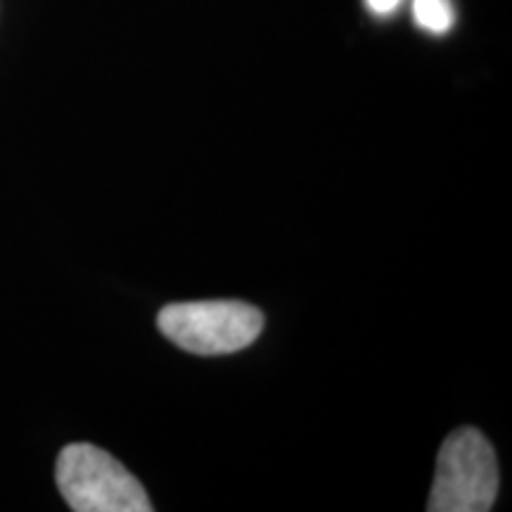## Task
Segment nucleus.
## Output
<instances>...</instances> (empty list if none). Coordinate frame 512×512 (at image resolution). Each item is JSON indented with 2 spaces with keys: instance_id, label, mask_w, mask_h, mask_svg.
<instances>
[{
  "instance_id": "7ed1b4c3",
  "label": "nucleus",
  "mask_w": 512,
  "mask_h": 512,
  "mask_svg": "<svg viewBox=\"0 0 512 512\" xmlns=\"http://www.w3.org/2000/svg\"><path fill=\"white\" fill-rule=\"evenodd\" d=\"M157 325L183 351L221 356L247 349L264 330V313L245 302H185L159 311Z\"/></svg>"
},
{
  "instance_id": "f257e3e1",
  "label": "nucleus",
  "mask_w": 512,
  "mask_h": 512,
  "mask_svg": "<svg viewBox=\"0 0 512 512\" xmlns=\"http://www.w3.org/2000/svg\"><path fill=\"white\" fill-rule=\"evenodd\" d=\"M57 489L76 512H150L152 503L117 458L93 444L62 448L55 467Z\"/></svg>"
},
{
  "instance_id": "f03ea898",
  "label": "nucleus",
  "mask_w": 512,
  "mask_h": 512,
  "mask_svg": "<svg viewBox=\"0 0 512 512\" xmlns=\"http://www.w3.org/2000/svg\"><path fill=\"white\" fill-rule=\"evenodd\" d=\"M496 453L475 427L448 434L439 448L430 512H486L498 496Z\"/></svg>"
},
{
  "instance_id": "20e7f679",
  "label": "nucleus",
  "mask_w": 512,
  "mask_h": 512,
  "mask_svg": "<svg viewBox=\"0 0 512 512\" xmlns=\"http://www.w3.org/2000/svg\"><path fill=\"white\" fill-rule=\"evenodd\" d=\"M413 17L420 29L446 34L453 27V8L448 0H413Z\"/></svg>"
},
{
  "instance_id": "39448f33",
  "label": "nucleus",
  "mask_w": 512,
  "mask_h": 512,
  "mask_svg": "<svg viewBox=\"0 0 512 512\" xmlns=\"http://www.w3.org/2000/svg\"><path fill=\"white\" fill-rule=\"evenodd\" d=\"M366 5L370 12L384 17V15H392V12L401 5V0H366Z\"/></svg>"
}]
</instances>
